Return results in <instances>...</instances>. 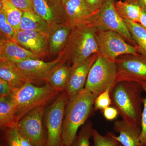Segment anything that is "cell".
I'll list each match as a JSON object with an SVG mask.
<instances>
[{
  "label": "cell",
  "instance_id": "836d02e7",
  "mask_svg": "<svg viewBox=\"0 0 146 146\" xmlns=\"http://www.w3.org/2000/svg\"><path fill=\"white\" fill-rule=\"evenodd\" d=\"M103 110L104 117L108 121L115 119L119 115L117 110L114 106H109Z\"/></svg>",
  "mask_w": 146,
  "mask_h": 146
},
{
  "label": "cell",
  "instance_id": "d6986e66",
  "mask_svg": "<svg viewBox=\"0 0 146 146\" xmlns=\"http://www.w3.org/2000/svg\"><path fill=\"white\" fill-rule=\"evenodd\" d=\"M0 78L7 82L14 89L21 87L29 82L15 63L8 60H0Z\"/></svg>",
  "mask_w": 146,
  "mask_h": 146
},
{
  "label": "cell",
  "instance_id": "5bb4252c",
  "mask_svg": "<svg viewBox=\"0 0 146 146\" xmlns=\"http://www.w3.org/2000/svg\"><path fill=\"white\" fill-rule=\"evenodd\" d=\"M35 12L49 25L65 23L67 17L60 0H33Z\"/></svg>",
  "mask_w": 146,
  "mask_h": 146
},
{
  "label": "cell",
  "instance_id": "ac0fdd59",
  "mask_svg": "<svg viewBox=\"0 0 146 146\" xmlns=\"http://www.w3.org/2000/svg\"><path fill=\"white\" fill-rule=\"evenodd\" d=\"M114 129L119 133L118 136L114 135V138L123 146H143L139 138L141 127L122 120L115 122Z\"/></svg>",
  "mask_w": 146,
  "mask_h": 146
},
{
  "label": "cell",
  "instance_id": "83f0119b",
  "mask_svg": "<svg viewBox=\"0 0 146 146\" xmlns=\"http://www.w3.org/2000/svg\"><path fill=\"white\" fill-rule=\"evenodd\" d=\"M1 38L15 41L16 31L8 23L2 10H0Z\"/></svg>",
  "mask_w": 146,
  "mask_h": 146
},
{
  "label": "cell",
  "instance_id": "7a4b0ae2",
  "mask_svg": "<svg viewBox=\"0 0 146 146\" xmlns=\"http://www.w3.org/2000/svg\"><path fill=\"white\" fill-rule=\"evenodd\" d=\"M144 91L139 84L131 82H117L110 90L112 105L117 108L123 120L141 127Z\"/></svg>",
  "mask_w": 146,
  "mask_h": 146
},
{
  "label": "cell",
  "instance_id": "9a60e30c",
  "mask_svg": "<svg viewBox=\"0 0 146 146\" xmlns=\"http://www.w3.org/2000/svg\"><path fill=\"white\" fill-rule=\"evenodd\" d=\"M98 55H93L75 67H71L70 75L65 90L69 98L75 96L84 88L89 71Z\"/></svg>",
  "mask_w": 146,
  "mask_h": 146
},
{
  "label": "cell",
  "instance_id": "44dd1931",
  "mask_svg": "<svg viewBox=\"0 0 146 146\" xmlns=\"http://www.w3.org/2000/svg\"><path fill=\"white\" fill-rule=\"evenodd\" d=\"M49 25L33 11L23 12L20 30L40 32L46 35Z\"/></svg>",
  "mask_w": 146,
  "mask_h": 146
},
{
  "label": "cell",
  "instance_id": "5b68a950",
  "mask_svg": "<svg viewBox=\"0 0 146 146\" xmlns=\"http://www.w3.org/2000/svg\"><path fill=\"white\" fill-rule=\"evenodd\" d=\"M117 74L115 60L99 54L89 71L84 88L97 97L116 84Z\"/></svg>",
  "mask_w": 146,
  "mask_h": 146
},
{
  "label": "cell",
  "instance_id": "f1b7e54d",
  "mask_svg": "<svg viewBox=\"0 0 146 146\" xmlns=\"http://www.w3.org/2000/svg\"><path fill=\"white\" fill-rule=\"evenodd\" d=\"M110 90L111 88H108L96 97L94 104L95 110H103L112 105Z\"/></svg>",
  "mask_w": 146,
  "mask_h": 146
},
{
  "label": "cell",
  "instance_id": "ba28073f",
  "mask_svg": "<svg viewBox=\"0 0 146 146\" xmlns=\"http://www.w3.org/2000/svg\"><path fill=\"white\" fill-rule=\"evenodd\" d=\"M97 40L98 46L99 54L112 60L123 54L136 55V47L126 42L122 36L110 30L98 32Z\"/></svg>",
  "mask_w": 146,
  "mask_h": 146
},
{
  "label": "cell",
  "instance_id": "e575fe53",
  "mask_svg": "<svg viewBox=\"0 0 146 146\" xmlns=\"http://www.w3.org/2000/svg\"><path fill=\"white\" fill-rule=\"evenodd\" d=\"M88 7L93 12H98L103 5L106 0H84Z\"/></svg>",
  "mask_w": 146,
  "mask_h": 146
},
{
  "label": "cell",
  "instance_id": "d590c367",
  "mask_svg": "<svg viewBox=\"0 0 146 146\" xmlns=\"http://www.w3.org/2000/svg\"><path fill=\"white\" fill-rule=\"evenodd\" d=\"M125 2L137 5L146 11V0H125Z\"/></svg>",
  "mask_w": 146,
  "mask_h": 146
},
{
  "label": "cell",
  "instance_id": "9c48e42d",
  "mask_svg": "<svg viewBox=\"0 0 146 146\" xmlns=\"http://www.w3.org/2000/svg\"><path fill=\"white\" fill-rule=\"evenodd\" d=\"M45 106H39L29 112L18 122L16 127L20 133L35 146H46V134L43 125Z\"/></svg>",
  "mask_w": 146,
  "mask_h": 146
},
{
  "label": "cell",
  "instance_id": "7402d4cb",
  "mask_svg": "<svg viewBox=\"0 0 146 146\" xmlns=\"http://www.w3.org/2000/svg\"><path fill=\"white\" fill-rule=\"evenodd\" d=\"M18 121L15 109L9 97L0 98V127L6 129L16 127Z\"/></svg>",
  "mask_w": 146,
  "mask_h": 146
},
{
  "label": "cell",
  "instance_id": "e0dca14e",
  "mask_svg": "<svg viewBox=\"0 0 146 146\" xmlns=\"http://www.w3.org/2000/svg\"><path fill=\"white\" fill-rule=\"evenodd\" d=\"M29 59H40L39 56L26 49L14 41L1 38L0 60L18 63Z\"/></svg>",
  "mask_w": 146,
  "mask_h": 146
},
{
  "label": "cell",
  "instance_id": "d6a6232c",
  "mask_svg": "<svg viewBox=\"0 0 146 146\" xmlns=\"http://www.w3.org/2000/svg\"><path fill=\"white\" fill-rule=\"evenodd\" d=\"M13 89L7 82L0 78V98L10 97Z\"/></svg>",
  "mask_w": 146,
  "mask_h": 146
},
{
  "label": "cell",
  "instance_id": "7c38bea8",
  "mask_svg": "<svg viewBox=\"0 0 146 146\" xmlns=\"http://www.w3.org/2000/svg\"><path fill=\"white\" fill-rule=\"evenodd\" d=\"M15 41L40 58L50 54L48 39L45 33L20 30L16 32Z\"/></svg>",
  "mask_w": 146,
  "mask_h": 146
},
{
  "label": "cell",
  "instance_id": "1f68e13d",
  "mask_svg": "<svg viewBox=\"0 0 146 146\" xmlns=\"http://www.w3.org/2000/svg\"><path fill=\"white\" fill-rule=\"evenodd\" d=\"M11 2L23 12H35L33 0H9Z\"/></svg>",
  "mask_w": 146,
  "mask_h": 146
},
{
  "label": "cell",
  "instance_id": "8d00e7d4",
  "mask_svg": "<svg viewBox=\"0 0 146 146\" xmlns=\"http://www.w3.org/2000/svg\"><path fill=\"white\" fill-rule=\"evenodd\" d=\"M142 9V8H141ZM142 27L146 29V11L143 9H141L139 23Z\"/></svg>",
  "mask_w": 146,
  "mask_h": 146
},
{
  "label": "cell",
  "instance_id": "8fae6325",
  "mask_svg": "<svg viewBox=\"0 0 146 146\" xmlns=\"http://www.w3.org/2000/svg\"><path fill=\"white\" fill-rule=\"evenodd\" d=\"M14 63L25 78L32 83L39 81L45 82L56 68L64 64L59 56L50 62L40 59H29Z\"/></svg>",
  "mask_w": 146,
  "mask_h": 146
},
{
  "label": "cell",
  "instance_id": "74e56055",
  "mask_svg": "<svg viewBox=\"0 0 146 146\" xmlns=\"http://www.w3.org/2000/svg\"><path fill=\"white\" fill-rule=\"evenodd\" d=\"M20 138L22 146H35L31 142H30L25 137H24L20 132Z\"/></svg>",
  "mask_w": 146,
  "mask_h": 146
},
{
  "label": "cell",
  "instance_id": "60d3db41",
  "mask_svg": "<svg viewBox=\"0 0 146 146\" xmlns=\"http://www.w3.org/2000/svg\"><path fill=\"white\" fill-rule=\"evenodd\" d=\"M61 146H68L66 145H63V144H62V145H61Z\"/></svg>",
  "mask_w": 146,
  "mask_h": 146
},
{
  "label": "cell",
  "instance_id": "3957f363",
  "mask_svg": "<svg viewBox=\"0 0 146 146\" xmlns=\"http://www.w3.org/2000/svg\"><path fill=\"white\" fill-rule=\"evenodd\" d=\"M96 97L84 88L69 98L63 121L62 144L68 146L72 145L79 128L86 123Z\"/></svg>",
  "mask_w": 146,
  "mask_h": 146
},
{
  "label": "cell",
  "instance_id": "277c9868",
  "mask_svg": "<svg viewBox=\"0 0 146 146\" xmlns=\"http://www.w3.org/2000/svg\"><path fill=\"white\" fill-rule=\"evenodd\" d=\"M59 93L48 84L37 86L29 82L19 88L13 89L9 98L15 109L18 123L33 110L42 106H46Z\"/></svg>",
  "mask_w": 146,
  "mask_h": 146
},
{
  "label": "cell",
  "instance_id": "52a82bcc",
  "mask_svg": "<svg viewBox=\"0 0 146 146\" xmlns=\"http://www.w3.org/2000/svg\"><path fill=\"white\" fill-rule=\"evenodd\" d=\"M92 25L96 28L97 32L106 30L116 32L131 44H136L126 24L116 10L115 0H106Z\"/></svg>",
  "mask_w": 146,
  "mask_h": 146
},
{
  "label": "cell",
  "instance_id": "4316f807",
  "mask_svg": "<svg viewBox=\"0 0 146 146\" xmlns=\"http://www.w3.org/2000/svg\"><path fill=\"white\" fill-rule=\"evenodd\" d=\"M114 134L108 132L104 136L101 135L96 129H93L92 137L94 146H118L120 144L114 137Z\"/></svg>",
  "mask_w": 146,
  "mask_h": 146
},
{
  "label": "cell",
  "instance_id": "6da1fadb",
  "mask_svg": "<svg viewBox=\"0 0 146 146\" xmlns=\"http://www.w3.org/2000/svg\"><path fill=\"white\" fill-rule=\"evenodd\" d=\"M97 31L92 24L72 29L67 44L58 54L63 63L73 68L99 54Z\"/></svg>",
  "mask_w": 146,
  "mask_h": 146
},
{
  "label": "cell",
  "instance_id": "484cf974",
  "mask_svg": "<svg viewBox=\"0 0 146 146\" xmlns=\"http://www.w3.org/2000/svg\"><path fill=\"white\" fill-rule=\"evenodd\" d=\"M93 125L88 121L82 127L71 146H90V139L92 137Z\"/></svg>",
  "mask_w": 146,
  "mask_h": 146
},
{
  "label": "cell",
  "instance_id": "8992f818",
  "mask_svg": "<svg viewBox=\"0 0 146 146\" xmlns=\"http://www.w3.org/2000/svg\"><path fill=\"white\" fill-rule=\"evenodd\" d=\"M69 100L67 92L63 91L45 112L47 130L46 146L62 145L63 119Z\"/></svg>",
  "mask_w": 146,
  "mask_h": 146
},
{
  "label": "cell",
  "instance_id": "f546056e",
  "mask_svg": "<svg viewBox=\"0 0 146 146\" xmlns=\"http://www.w3.org/2000/svg\"><path fill=\"white\" fill-rule=\"evenodd\" d=\"M4 138L5 146H22L20 132L16 127L5 129Z\"/></svg>",
  "mask_w": 146,
  "mask_h": 146
},
{
  "label": "cell",
  "instance_id": "cb8c5ba5",
  "mask_svg": "<svg viewBox=\"0 0 146 146\" xmlns=\"http://www.w3.org/2000/svg\"><path fill=\"white\" fill-rule=\"evenodd\" d=\"M115 6L123 20L139 23L142 9L139 6L119 1L115 3Z\"/></svg>",
  "mask_w": 146,
  "mask_h": 146
},
{
  "label": "cell",
  "instance_id": "603a6c76",
  "mask_svg": "<svg viewBox=\"0 0 146 146\" xmlns=\"http://www.w3.org/2000/svg\"><path fill=\"white\" fill-rule=\"evenodd\" d=\"M0 10H2L8 23L16 32L20 30L23 11L13 5L9 0H0Z\"/></svg>",
  "mask_w": 146,
  "mask_h": 146
},
{
  "label": "cell",
  "instance_id": "30bf717a",
  "mask_svg": "<svg viewBox=\"0 0 146 146\" xmlns=\"http://www.w3.org/2000/svg\"><path fill=\"white\" fill-rule=\"evenodd\" d=\"M118 69L117 82H131L146 86V58L131 55L115 60Z\"/></svg>",
  "mask_w": 146,
  "mask_h": 146
},
{
  "label": "cell",
  "instance_id": "d4e9b609",
  "mask_svg": "<svg viewBox=\"0 0 146 146\" xmlns=\"http://www.w3.org/2000/svg\"><path fill=\"white\" fill-rule=\"evenodd\" d=\"M138 49L146 58V29L136 22L123 20Z\"/></svg>",
  "mask_w": 146,
  "mask_h": 146
},
{
  "label": "cell",
  "instance_id": "ffe728a7",
  "mask_svg": "<svg viewBox=\"0 0 146 146\" xmlns=\"http://www.w3.org/2000/svg\"><path fill=\"white\" fill-rule=\"evenodd\" d=\"M71 73V67L63 64L53 71L45 83L58 92L65 91Z\"/></svg>",
  "mask_w": 146,
  "mask_h": 146
},
{
  "label": "cell",
  "instance_id": "4fadbf2b",
  "mask_svg": "<svg viewBox=\"0 0 146 146\" xmlns=\"http://www.w3.org/2000/svg\"><path fill=\"white\" fill-rule=\"evenodd\" d=\"M64 5L67 23L72 29L92 24L99 11L92 12L84 0H70Z\"/></svg>",
  "mask_w": 146,
  "mask_h": 146
},
{
  "label": "cell",
  "instance_id": "ab89813d",
  "mask_svg": "<svg viewBox=\"0 0 146 146\" xmlns=\"http://www.w3.org/2000/svg\"><path fill=\"white\" fill-rule=\"evenodd\" d=\"M1 146H5V145H3V144L2 143H1Z\"/></svg>",
  "mask_w": 146,
  "mask_h": 146
},
{
  "label": "cell",
  "instance_id": "2e32d148",
  "mask_svg": "<svg viewBox=\"0 0 146 146\" xmlns=\"http://www.w3.org/2000/svg\"><path fill=\"white\" fill-rule=\"evenodd\" d=\"M72 28L68 24L50 25L46 33L50 54H59L67 44Z\"/></svg>",
  "mask_w": 146,
  "mask_h": 146
},
{
  "label": "cell",
  "instance_id": "f35d334b",
  "mask_svg": "<svg viewBox=\"0 0 146 146\" xmlns=\"http://www.w3.org/2000/svg\"><path fill=\"white\" fill-rule=\"evenodd\" d=\"M62 1V2L63 3V4L65 3L68 1H70V0H60Z\"/></svg>",
  "mask_w": 146,
  "mask_h": 146
},
{
  "label": "cell",
  "instance_id": "b9f144b4",
  "mask_svg": "<svg viewBox=\"0 0 146 146\" xmlns=\"http://www.w3.org/2000/svg\"><path fill=\"white\" fill-rule=\"evenodd\" d=\"M123 146L122 145H121V144H120V145H119V146Z\"/></svg>",
  "mask_w": 146,
  "mask_h": 146
},
{
  "label": "cell",
  "instance_id": "4dcf8cb0",
  "mask_svg": "<svg viewBox=\"0 0 146 146\" xmlns=\"http://www.w3.org/2000/svg\"><path fill=\"white\" fill-rule=\"evenodd\" d=\"M146 96L143 100V112L141 121V132L139 138L143 146H146V86H142Z\"/></svg>",
  "mask_w": 146,
  "mask_h": 146
}]
</instances>
